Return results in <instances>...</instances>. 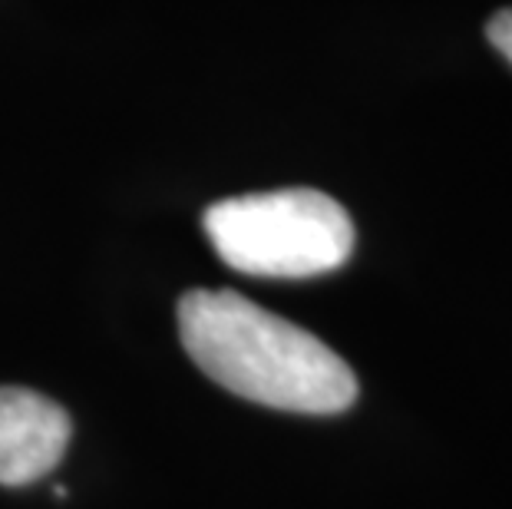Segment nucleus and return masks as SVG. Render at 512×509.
I'll use <instances>...</instances> for the list:
<instances>
[{"mask_svg": "<svg viewBox=\"0 0 512 509\" xmlns=\"http://www.w3.org/2000/svg\"><path fill=\"white\" fill-rule=\"evenodd\" d=\"M219 258L242 275L314 278L354 252V222L318 189H275L222 199L202 215Z\"/></svg>", "mask_w": 512, "mask_h": 509, "instance_id": "2", "label": "nucleus"}, {"mask_svg": "<svg viewBox=\"0 0 512 509\" xmlns=\"http://www.w3.org/2000/svg\"><path fill=\"white\" fill-rule=\"evenodd\" d=\"M73 420L57 400L30 387H0V486L34 483L57 470Z\"/></svg>", "mask_w": 512, "mask_h": 509, "instance_id": "3", "label": "nucleus"}, {"mask_svg": "<svg viewBox=\"0 0 512 509\" xmlns=\"http://www.w3.org/2000/svg\"><path fill=\"white\" fill-rule=\"evenodd\" d=\"M486 37L512 63V7L499 10V14L489 20V24H486Z\"/></svg>", "mask_w": 512, "mask_h": 509, "instance_id": "4", "label": "nucleus"}, {"mask_svg": "<svg viewBox=\"0 0 512 509\" xmlns=\"http://www.w3.org/2000/svg\"><path fill=\"white\" fill-rule=\"evenodd\" d=\"M179 338L209 381L252 404L331 417L357 400V377L341 354L232 288L185 291Z\"/></svg>", "mask_w": 512, "mask_h": 509, "instance_id": "1", "label": "nucleus"}]
</instances>
